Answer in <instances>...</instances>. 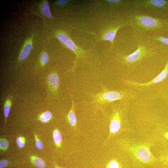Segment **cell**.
I'll return each instance as SVG.
<instances>
[{"instance_id": "6da1fadb", "label": "cell", "mask_w": 168, "mask_h": 168, "mask_svg": "<svg viewBox=\"0 0 168 168\" xmlns=\"http://www.w3.org/2000/svg\"><path fill=\"white\" fill-rule=\"evenodd\" d=\"M121 145L125 151L142 163H149L156 160L148 144L124 142Z\"/></svg>"}, {"instance_id": "7a4b0ae2", "label": "cell", "mask_w": 168, "mask_h": 168, "mask_svg": "<svg viewBox=\"0 0 168 168\" xmlns=\"http://www.w3.org/2000/svg\"><path fill=\"white\" fill-rule=\"evenodd\" d=\"M134 96V94L129 91H109L96 94L94 96V100L99 103L104 104L124 98L131 99Z\"/></svg>"}, {"instance_id": "3957f363", "label": "cell", "mask_w": 168, "mask_h": 168, "mask_svg": "<svg viewBox=\"0 0 168 168\" xmlns=\"http://www.w3.org/2000/svg\"><path fill=\"white\" fill-rule=\"evenodd\" d=\"M134 20L138 26L147 30H154L159 29L163 24V22L160 20L147 15L136 16Z\"/></svg>"}, {"instance_id": "277c9868", "label": "cell", "mask_w": 168, "mask_h": 168, "mask_svg": "<svg viewBox=\"0 0 168 168\" xmlns=\"http://www.w3.org/2000/svg\"><path fill=\"white\" fill-rule=\"evenodd\" d=\"M168 75V60L164 69L161 72L149 82L140 83L137 82L125 80L124 83L129 86L136 87H147L154 84L160 82L164 80Z\"/></svg>"}, {"instance_id": "5b68a950", "label": "cell", "mask_w": 168, "mask_h": 168, "mask_svg": "<svg viewBox=\"0 0 168 168\" xmlns=\"http://www.w3.org/2000/svg\"><path fill=\"white\" fill-rule=\"evenodd\" d=\"M148 53L147 49L142 45H138L137 49L133 53L123 57L125 63L132 65L146 56Z\"/></svg>"}, {"instance_id": "8992f818", "label": "cell", "mask_w": 168, "mask_h": 168, "mask_svg": "<svg viewBox=\"0 0 168 168\" xmlns=\"http://www.w3.org/2000/svg\"><path fill=\"white\" fill-rule=\"evenodd\" d=\"M133 6L137 8H162L168 6V1L164 0H135Z\"/></svg>"}, {"instance_id": "52a82bcc", "label": "cell", "mask_w": 168, "mask_h": 168, "mask_svg": "<svg viewBox=\"0 0 168 168\" xmlns=\"http://www.w3.org/2000/svg\"><path fill=\"white\" fill-rule=\"evenodd\" d=\"M121 127V117L119 112L115 111L113 113L110 124V134L108 140L111 136L115 134L120 130Z\"/></svg>"}, {"instance_id": "ba28073f", "label": "cell", "mask_w": 168, "mask_h": 168, "mask_svg": "<svg viewBox=\"0 0 168 168\" xmlns=\"http://www.w3.org/2000/svg\"><path fill=\"white\" fill-rule=\"evenodd\" d=\"M47 80L49 87L54 94H57L59 84V79L58 74L56 72L49 74L48 76Z\"/></svg>"}, {"instance_id": "9c48e42d", "label": "cell", "mask_w": 168, "mask_h": 168, "mask_svg": "<svg viewBox=\"0 0 168 168\" xmlns=\"http://www.w3.org/2000/svg\"><path fill=\"white\" fill-rule=\"evenodd\" d=\"M32 37L29 38L25 43L18 58L19 61L24 60L30 55L32 49Z\"/></svg>"}, {"instance_id": "30bf717a", "label": "cell", "mask_w": 168, "mask_h": 168, "mask_svg": "<svg viewBox=\"0 0 168 168\" xmlns=\"http://www.w3.org/2000/svg\"><path fill=\"white\" fill-rule=\"evenodd\" d=\"M126 25H127V24L118 25L110 28L104 34L102 40L110 41L112 46L117 31L121 27Z\"/></svg>"}, {"instance_id": "8fae6325", "label": "cell", "mask_w": 168, "mask_h": 168, "mask_svg": "<svg viewBox=\"0 0 168 168\" xmlns=\"http://www.w3.org/2000/svg\"><path fill=\"white\" fill-rule=\"evenodd\" d=\"M72 100V106L68 115L67 118L69 124L72 126H75L77 123V119L75 113L74 101Z\"/></svg>"}, {"instance_id": "7c38bea8", "label": "cell", "mask_w": 168, "mask_h": 168, "mask_svg": "<svg viewBox=\"0 0 168 168\" xmlns=\"http://www.w3.org/2000/svg\"><path fill=\"white\" fill-rule=\"evenodd\" d=\"M12 97L9 96L6 99L4 104V114L5 117V120L7 122V118L9 115V112L12 106Z\"/></svg>"}, {"instance_id": "4fadbf2b", "label": "cell", "mask_w": 168, "mask_h": 168, "mask_svg": "<svg viewBox=\"0 0 168 168\" xmlns=\"http://www.w3.org/2000/svg\"><path fill=\"white\" fill-rule=\"evenodd\" d=\"M30 160L32 164L40 168H44L46 166L45 161L42 159L35 155L31 156Z\"/></svg>"}, {"instance_id": "5bb4252c", "label": "cell", "mask_w": 168, "mask_h": 168, "mask_svg": "<svg viewBox=\"0 0 168 168\" xmlns=\"http://www.w3.org/2000/svg\"><path fill=\"white\" fill-rule=\"evenodd\" d=\"M53 138L56 147L58 148L61 147L62 142V136L59 131L57 128L54 129L53 132Z\"/></svg>"}, {"instance_id": "9a60e30c", "label": "cell", "mask_w": 168, "mask_h": 168, "mask_svg": "<svg viewBox=\"0 0 168 168\" xmlns=\"http://www.w3.org/2000/svg\"><path fill=\"white\" fill-rule=\"evenodd\" d=\"M41 11L43 14L48 18H51L52 15L50 10L48 3L47 1H44L42 5Z\"/></svg>"}, {"instance_id": "2e32d148", "label": "cell", "mask_w": 168, "mask_h": 168, "mask_svg": "<svg viewBox=\"0 0 168 168\" xmlns=\"http://www.w3.org/2000/svg\"><path fill=\"white\" fill-rule=\"evenodd\" d=\"M52 117V114L49 111H46L41 114L39 116V119L43 123L49 122Z\"/></svg>"}, {"instance_id": "e0dca14e", "label": "cell", "mask_w": 168, "mask_h": 168, "mask_svg": "<svg viewBox=\"0 0 168 168\" xmlns=\"http://www.w3.org/2000/svg\"><path fill=\"white\" fill-rule=\"evenodd\" d=\"M65 44L68 48L74 51V53L76 54L77 58L76 61L77 59L78 54V52L77 51V48L76 45L73 41L70 39H69L66 42Z\"/></svg>"}, {"instance_id": "ac0fdd59", "label": "cell", "mask_w": 168, "mask_h": 168, "mask_svg": "<svg viewBox=\"0 0 168 168\" xmlns=\"http://www.w3.org/2000/svg\"><path fill=\"white\" fill-rule=\"evenodd\" d=\"M9 143L7 140L5 138H1L0 139V149L1 151H6L8 148Z\"/></svg>"}, {"instance_id": "d6986e66", "label": "cell", "mask_w": 168, "mask_h": 168, "mask_svg": "<svg viewBox=\"0 0 168 168\" xmlns=\"http://www.w3.org/2000/svg\"><path fill=\"white\" fill-rule=\"evenodd\" d=\"M57 36L61 43L65 44L69 39L67 35L63 32L58 33L57 35Z\"/></svg>"}, {"instance_id": "ffe728a7", "label": "cell", "mask_w": 168, "mask_h": 168, "mask_svg": "<svg viewBox=\"0 0 168 168\" xmlns=\"http://www.w3.org/2000/svg\"><path fill=\"white\" fill-rule=\"evenodd\" d=\"M49 56L48 54L45 52H43L40 57V61L41 64L43 66L46 64L48 62Z\"/></svg>"}, {"instance_id": "44dd1931", "label": "cell", "mask_w": 168, "mask_h": 168, "mask_svg": "<svg viewBox=\"0 0 168 168\" xmlns=\"http://www.w3.org/2000/svg\"><path fill=\"white\" fill-rule=\"evenodd\" d=\"M34 134L36 147L39 149H42L44 147V145L43 143L40 140L37 134L34 133Z\"/></svg>"}, {"instance_id": "7402d4cb", "label": "cell", "mask_w": 168, "mask_h": 168, "mask_svg": "<svg viewBox=\"0 0 168 168\" xmlns=\"http://www.w3.org/2000/svg\"><path fill=\"white\" fill-rule=\"evenodd\" d=\"M107 168H120L119 163L116 160H112L107 164Z\"/></svg>"}, {"instance_id": "603a6c76", "label": "cell", "mask_w": 168, "mask_h": 168, "mask_svg": "<svg viewBox=\"0 0 168 168\" xmlns=\"http://www.w3.org/2000/svg\"><path fill=\"white\" fill-rule=\"evenodd\" d=\"M17 144L18 146L22 148L24 147L25 145L26 139L23 136H20L17 137L16 139Z\"/></svg>"}, {"instance_id": "cb8c5ba5", "label": "cell", "mask_w": 168, "mask_h": 168, "mask_svg": "<svg viewBox=\"0 0 168 168\" xmlns=\"http://www.w3.org/2000/svg\"><path fill=\"white\" fill-rule=\"evenodd\" d=\"M155 40L159 41L165 44L168 45V38L161 36L156 37L154 38Z\"/></svg>"}, {"instance_id": "d4e9b609", "label": "cell", "mask_w": 168, "mask_h": 168, "mask_svg": "<svg viewBox=\"0 0 168 168\" xmlns=\"http://www.w3.org/2000/svg\"><path fill=\"white\" fill-rule=\"evenodd\" d=\"M9 161L6 159H2L0 161V168H3L7 166Z\"/></svg>"}, {"instance_id": "484cf974", "label": "cell", "mask_w": 168, "mask_h": 168, "mask_svg": "<svg viewBox=\"0 0 168 168\" xmlns=\"http://www.w3.org/2000/svg\"><path fill=\"white\" fill-rule=\"evenodd\" d=\"M161 161L165 164H168V153L162 157Z\"/></svg>"}, {"instance_id": "4316f807", "label": "cell", "mask_w": 168, "mask_h": 168, "mask_svg": "<svg viewBox=\"0 0 168 168\" xmlns=\"http://www.w3.org/2000/svg\"><path fill=\"white\" fill-rule=\"evenodd\" d=\"M68 0H59L57 1V3L60 5H63L66 4Z\"/></svg>"}, {"instance_id": "83f0119b", "label": "cell", "mask_w": 168, "mask_h": 168, "mask_svg": "<svg viewBox=\"0 0 168 168\" xmlns=\"http://www.w3.org/2000/svg\"><path fill=\"white\" fill-rule=\"evenodd\" d=\"M107 1L108 2H109L110 3H111L114 4H118L120 2H122V1L121 0H108Z\"/></svg>"}, {"instance_id": "f1b7e54d", "label": "cell", "mask_w": 168, "mask_h": 168, "mask_svg": "<svg viewBox=\"0 0 168 168\" xmlns=\"http://www.w3.org/2000/svg\"><path fill=\"white\" fill-rule=\"evenodd\" d=\"M164 137L167 139H168V132L166 133Z\"/></svg>"}, {"instance_id": "f546056e", "label": "cell", "mask_w": 168, "mask_h": 168, "mask_svg": "<svg viewBox=\"0 0 168 168\" xmlns=\"http://www.w3.org/2000/svg\"><path fill=\"white\" fill-rule=\"evenodd\" d=\"M54 167L55 168H64L59 167L56 164H55Z\"/></svg>"}]
</instances>
